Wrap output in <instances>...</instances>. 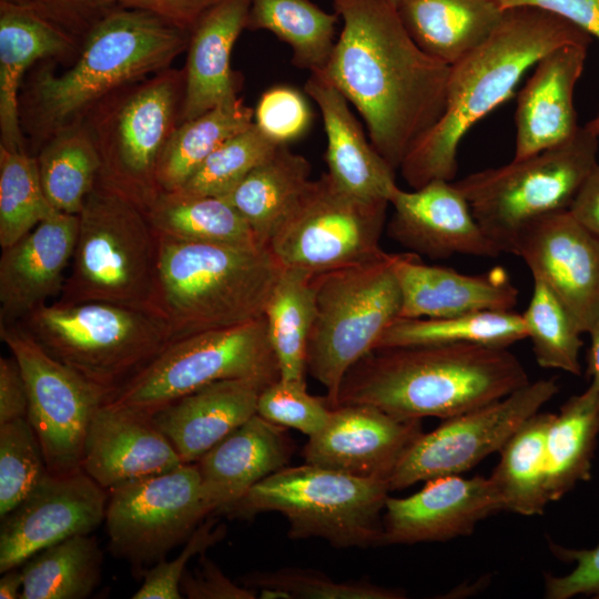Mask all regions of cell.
<instances>
[{
	"instance_id": "obj_54",
	"label": "cell",
	"mask_w": 599,
	"mask_h": 599,
	"mask_svg": "<svg viewBox=\"0 0 599 599\" xmlns=\"http://www.w3.org/2000/svg\"><path fill=\"white\" fill-rule=\"evenodd\" d=\"M220 0H118L119 6L149 11L191 32L200 18Z\"/></svg>"
},
{
	"instance_id": "obj_20",
	"label": "cell",
	"mask_w": 599,
	"mask_h": 599,
	"mask_svg": "<svg viewBox=\"0 0 599 599\" xmlns=\"http://www.w3.org/2000/svg\"><path fill=\"white\" fill-rule=\"evenodd\" d=\"M501 510L502 500L490 477L433 478L410 496L387 498L382 545L436 542L467 536L479 521Z\"/></svg>"
},
{
	"instance_id": "obj_47",
	"label": "cell",
	"mask_w": 599,
	"mask_h": 599,
	"mask_svg": "<svg viewBox=\"0 0 599 599\" xmlns=\"http://www.w3.org/2000/svg\"><path fill=\"white\" fill-rule=\"evenodd\" d=\"M332 412L326 397L308 394L305 382L280 378L261 392L256 414L276 425L300 430L309 438L327 425Z\"/></svg>"
},
{
	"instance_id": "obj_48",
	"label": "cell",
	"mask_w": 599,
	"mask_h": 599,
	"mask_svg": "<svg viewBox=\"0 0 599 599\" xmlns=\"http://www.w3.org/2000/svg\"><path fill=\"white\" fill-rule=\"evenodd\" d=\"M226 534L224 525L212 517L205 518L185 541L182 551L171 561L160 560L144 573L143 582L133 599H181L180 581L193 557L217 544Z\"/></svg>"
},
{
	"instance_id": "obj_33",
	"label": "cell",
	"mask_w": 599,
	"mask_h": 599,
	"mask_svg": "<svg viewBox=\"0 0 599 599\" xmlns=\"http://www.w3.org/2000/svg\"><path fill=\"white\" fill-rule=\"evenodd\" d=\"M599 436V389L589 385L554 414L546 434L547 491L557 501L591 477Z\"/></svg>"
},
{
	"instance_id": "obj_18",
	"label": "cell",
	"mask_w": 599,
	"mask_h": 599,
	"mask_svg": "<svg viewBox=\"0 0 599 599\" xmlns=\"http://www.w3.org/2000/svg\"><path fill=\"white\" fill-rule=\"evenodd\" d=\"M108 497V490L83 470L49 473L1 519L0 572L20 567L61 540L92 532L104 521Z\"/></svg>"
},
{
	"instance_id": "obj_28",
	"label": "cell",
	"mask_w": 599,
	"mask_h": 599,
	"mask_svg": "<svg viewBox=\"0 0 599 599\" xmlns=\"http://www.w3.org/2000/svg\"><path fill=\"white\" fill-rule=\"evenodd\" d=\"M293 450L286 428L258 414L213 446L195 463L212 515H220L255 484L286 467Z\"/></svg>"
},
{
	"instance_id": "obj_29",
	"label": "cell",
	"mask_w": 599,
	"mask_h": 599,
	"mask_svg": "<svg viewBox=\"0 0 599 599\" xmlns=\"http://www.w3.org/2000/svg\"><path fill=\"white\" fill-rule=\"evenodd\" d=\"M305 92L323 118L329 176L355 196L388 202L397 186L395 170L365 136L347 99L319 71L311 72Z\"/></svg>"
},
{
	"instance_id": "obj_34",
	"label": "cell",
	"mask_w": 599,
	"mask_h": 599,
	"mask_svg": "<svg viewBox=\"0 0 599 599\" xmlns=\"http://www.w3.org/2000/svg\"><path fill=\"white\" fill-rule=\"evenodd\" d=\"M145 213L160 237L189 243L261 246L241 213L223 197L162 192Z\"/></svg>"
},
{
	"instance_id": "obj_17",
	"label": "cell",
	"mask_w": 599,
	"mask_h": 599,
	"mask_svg": "<svg viewBox=\"0 0 599 599\" xmlns=\"http://www.w3.org/2000/svg\"><path fill=\"white\" fill-rule=\"evenodd\" d=\"M511 254L552 291L583 333L599 321V235L570 210L526 225Z\"/></svg>"
},
{
	"instance_id": "obj_60",
	"label": "cell",
	"mask_w": 599,
	"mask_h": 599,
	"mask_svg": "<svg viewBox=\"0 0 599 599\" xmlns=\"http://www.w3.org/2000/svg\"><path fill=\"white\" fill-rule=\"evenodd\" d=\"M6 2H12V3H29L31 0H0Z\"/></svg>"
},
{
	"instance_id": "obj_9",
	"label": "cell",
	"mask_w": 599,
	"mask_h": 599,
	"mask_svg": "<svg viewBox=\"0 0 599 599\" xmlns=\"http://www.w3.org/2000/svg\"><path fill=\"white\" fill-rule=\"evenodd\" d=\"M314 319L306 368L327 392L334 408L342 382L362 357L375 349L386 328L399 317L402 296L390 256L312 276Z\"/></svg>"
},
{
	"instance_id": "obj_21",
	"label": "cell",
	"mask_w": 599,
	"mask_h": 599,
	"mask_svg": "<svg viewBox=\"0 0 599 599\" xmlns=\"http://www.w3.org/2000/svg\"><path fill=\"white\" fill-rule=\"evenodd\" d=\"M423 433L420 419H400L367 404L333 408L327 425L305 444V463L357 477L389 479Z\"/></svg>"
},
{
	"instance_id": "obj_16",
	"label": "cell",
	"mask_w": 599,
	"mask_h": 599,
	"mask_svg": "<svg viewBox=\"0 0 599 599\" xmlns=\"http://www.w3.org/2000/svg\"><path fill=\"white\" fill-rule=\"evenodd\" d=\"M559 392L556 377L529 382L504 398L443 419L406 450L388 484L402 490L419 481L461 475L494 453Z\"/></svg>"
},
{
	"instance_id": "obj_59",
	"label": "cell",
	"mask_w": 599,
	"mask_h": 599,
	"mask_svg": "<svg viewBox=\"0 0 599 599\" xmlns=\"http://www.w3.org/2000/svg\"><path fill=\"white\" fill-rule=\"evenodd\" d=\"M588 126L597 134V136L599 138V115L597 118H595L593 120H591L589 123H588Z\"/></svg>"
},
{
	"instance_id": "obj_6",
	"label": "cell",
	"mask_w": 599,
	"mask_h": 599,
	"mask_svg": "<svg viewBox=\"0 0 599 599\" xmlns=\"http://www.w3.org/2000/svg\"><path fill=\"white\" fill-rule=\"evenodd\" d=\"M159 255L160 237L146 213L98 179L79 214L58 302H102L153 313Z\"/></svg>"
},
{
	"instance_id": "obj_42",
	"label": "cell",
	"mask_w": 599,
	"mask_h": 599,
	"mask_svg": "<svg viewBox=\"0 0 599 599\" xmlns=\"http://www.w3.org/2000/svg\"><path fill=\"white\" fill-rule=\"evenodd\" d=\"M57 210L48 201L35 156L0 146V245L8 247Z\"/></svg>"
},
{
	"instance_id": "obj_11",
	"label": "cell",
	"mask_w": 599,
	"mask_h": 599,
	"mask_svg": "<svg viewBox=\"0 0 599 599\" xmlns=\"http://www.w3.org/2000/svg\"><path fill=\"white\" fill-rule=\"evenodd\" d=\"M23 326L47 353L108 395L171 343L155 314L102 302L48 303Z\"/></svg>"
},
{
	"instance_id": "obj_43",
	"label": "cell",
	"mask_w": 599,
	"mask_h": 599,
	"mask_svg": "<svg viewBox=\"0 0 599 599\" xmlns=\"http://www.w3.org/2000/svg\"><path fill=\"white\" fill-rule=\"evenodd\" d=\"M521 315L537 364L581 375L579 354L583 332L562 302L541 281L534 280L529 304Z\"/></svg>"
},
{
	"instance_id": "obj_61",
	"label": "cell",
	"mask_w": 599,
	"mask_h": 599,
	"mask_svg": "<svg viewBox=\"0 0 599 599\" xmlns=\"http://www.w3.org/2000/svg\"><path fill=\"white\" fill-rule=\"evenodd\" d=\"M387 1L390 2L393 6L396 7L399 0H387Z\"/></svg>"
},
{
	"instance_id": "obj_3",
	"label": "cell",
	"mask_w": 599,
	"mask_h": 599,
	"mask_svg": "<svg viewBox=\"0 0 599 599\" xmlns=\"http://www.w3.org/2000/svg\"><path fill=\"white\" fill-rule=\"evenodd\" d=\"M190 32L140 9L118 7L85 34L64 72L41 63L20 97L23 133L39 149L58 132L83 122L112 92L171 68L187 49Z\"/></svg>"
},
{
	"instance_id": "obj_32",
	"label": "cell",
	"mask_w": 599,
	"mask_h": 599,
	"mask_svg": "<svg viewBox=\"0 0 599 599\" xmlns=\"http://www.w3.org/2000/svg\"><path fill=\"white\" fill-rule=\"evenodd\" d=\"M311 182L309 162L287 145H278L222 197L241 213L257 243L268 247Z\"/></svg>"
},
{
	"instance_id": "obj_10",
	"label": "cell",
	"mask_w": 599,
	"mask_h": 599,
	"mask_svg": "<svg viewBox=\"0 0 599 599\" xmlns=\"http://www.w3.org/2000/svg\"><path fill=\"white\" fill-rule=\"evenodd\" d=\"M599 138L586 124L567 142L454 182L486 235L502 253L519 232L548 214L569 210L597 166Z\"/></svg>"
},
{
	"instance_id": "obj_27",
	"label": "cell",
	"mask_w": 599,
	"mask_h": 599,
	"mask_svg": "<svg viewBox=\"0 0 599 599\" xmlns=\"http://www.w3.org/2000/svg\"><path fill=\"white\" fill-rule=\"evenodd\" d=\"M267 385L250 378L219 380L149 416L182 463L193 464L256 414L258 396Z\"/></svg>"
},
{
	"instance_id": "obj_25",
	"label": "cell",
	"mask_w": 599,
	"mask_h": 599,
	"mask_svg": "<svg viewBox=\"0 0 599 599\" xmlns=\"http://www.w3.org/2000/svg\"><path fill=\"white\" fill-rule=\"evenodd\" d=\"M588 48V44H564L535 64L517 99L514 160L560 145L580 128L573 92L585 69Z\"/></svg>"
},
{
	"instance_id": "obj_2",
	"label": "cell",
	"mask_w": 599,
	"mask_h": 599,
	"mask_svg": "<svg viewBox=\"0 0 599 599\" xmlns=\"http://www.w3.org/2000/svg\"><path fill=\"white\" fill-rule=\"evenodd\" d=\"M576 24L544 10L507 9L493 33L450 67L446 106L437 123L410 149L399 171L412 189L451 181L463 138L507 101L524 74L548 52L569 43L590 44Z\"/></svg>"
},
{
	"instance_id": "obj_22",
	"label": "cell",
	"mask_w": 599,
	"mask_h": 599,
	"mask_svg": "<svg viewBox=\"0 0 599 599\" xmlns=\"http://www.w3.org/2000/svg\"><path fill=\"white\" fill-rule=\"evenodd\" d=\"M79 215L55 212L0 258V325L20 323L60 295L71 265Z\"/></svg>"
},
{
	"instance_id": "obj_23",
	"label": "cell",
	"mask_w": 599,
	"mask_h": 599,
	"mask_svg": "<svg viewBox=\"0 0 599 599\" xmlns=\"http://www.w3.org/2000/svg\"><path fill=\"white\" fill-rule=\"evenodd\" d=\"M402 307L399 317L437 318L483 311H512L518 288L507 270L476 275L424 263L413 252L389 254Z\"/></svg>"
},
{
	"instance_id": "obj_15",
	"label": "cell",
	"mask_w": 599,
	"mask_h": 599,
	"mask_svg": "<svg viewBox=\"0 0 599 599\" xmlns=\"http://www.w3.org/2000/svg\"><path fill=\"white\" fill-rule=\"evenodd\" d=\"M1 341L17 359L27 387V418L52 475L81 469L92 417L108 393L47 353L21 323L0 325Z\"/></svg>"
},
{
	"instance_id": "obj_24",
	"label": "cell",
	"mask_w": 599,
	"mask_h": 599,
	"mask_svg": "<svg viewBox=\"0 0 599 599\" xmlns=\"http://www.w3.org/2000/svg\"><path fill=\"white\" fill-rule=\"evenodd\" d=\"M183 464L145 413L103 403L90 423L81 469L106 490Z\"/></svg>"
},
{
	"instance_id": "obj_13",
	"label": "cell",
	"mask_w": 599,
	"mask_h": 599,
	"mask_svg": "<svg viewBox=\"0 0 599 599\" xmlns=\"http://www.w3.org/2000/svg\"><path fill=\"white\" fill-rule=\"evenodd\" d=\"M388 205L355 196L322 174L312 180L268 248L283 267L313 275L375 260L386 253L380 237Z\"/></svg>"
},
{
	"instance_id": "obj_35",
	"label": "cell",
	"mask_w": 599,
	"mask_h": 599,
	"mask_svg": "<svg viewBox=\"0 0 599 599\" xmlns=\"http://www.w3.org/2000/svg\"><path fill=\"white\" fill-rule=\"evenodd\" d=\"M253 123L254 110L234 97L177 124L158 162L156 180L161 191L180 190L215 149Z\"/></svg>"
},
{
	"instance_id": "obj_55",
	"label": "cell",
	"mask_w": 599,
	"mask_h": 599,
	"mask_svg": "<svg viewBox=\"0 0 599 599\" xmlns=\"http://www.w3.org/2000/svg\"><path fill=\"white\" fill-rule=\"evenodd\" d=\"M28 395L17 359L0 357V425L27 417Z\"/></svg>"
},
{
	"instance_id": "obj_19",
	"label": "cell",
	"mask_w": 599,
	"mask_h": 599,
	"mask_svg": "<svg viewBox=\"0 0 599 599\" xmlns=\"http://www.w3.org/2000/svg\"><path fill=\"white\" fill-rule=\"evenodd\" d=\"M388 202L394 211L387 234L408 252L434 260L454 255L498 257L502 253L451 181L434 180L413 191L397 185Z\"/></svg>"
},
{
	"instance_id": "obj_4",
	"label": "cell",
	"mask_w": 599,
	"mask_h": 599,
	"mask_svg": "<svg viewBox=\"0 0 599 599\" xmlns=\"http://www.w3.org/2000/svg\"><path fill=\"white\" fill-rule=\"evenodd\" d=\"M507 348L475 344L376 348L346 373L337 406L367 404L400 419H446L528 384Z\"/></svg>"
},
{
	"instance_id": "obj_7",
	"label": "cell",
	"mask_w": 599,
	"mask_h": 599,
	"mask_svg": "<svg viewBox=\"0 0 599 599\" xmlns=\"http://www.w3.org/2000/svg\"><path fill=\"white\" fill-rule=\"evenodd\" d=\"M389 491L387 480L305 463L267 476L221 514L253 518L275 511L286 518L291 539L321 538L336 548H368L382 545Z\"/></svg>"
},
{
	"instance_id": "obj_5",
	"label": "cell",
	"mask_w": 599,
	"mask_h": 599,
	"mask_svg": "<svg viewBox=\"0 0 599 599\" xmlns=\"http://www.w3.org/2000/svg\"><path fill=\"white\" fill-rule=\"evenodd\" d=\"M282 270L268 247L160 237L153 313L171 343L257 319Z\"/></svg>"
},
{
	"instance_id": "obj_57",
	"label": "cell",
	"mask_w": 599,
	"mask_h": 599,
	"mask_svg": "<svg viewBox=\"0 0 599 599\" xmlns=\"http://www.w3.org/2000/svg\"><path fill=\"white\" fill-rule=\"evenodd\" d=\"M590 336V346L587 354V376L590 385L599 389V321L587 333Z\"/></svg>"
},
{
	"instance_id": "obj_62",
	"label": "cell",
	"mask_w": 599,
	"mask_h": 599,
	"mask_svg": "<svg viewBox=\"0 0 599 599\" xmlns=\"http://www.w3.org/2000/svg\"><path fill=\"white\" fill-rule=\"evenodd\" d=\"M336 1V0H333V2Z\"/></svg>"
},
{
	"instance_id": "obj_14",
	"label": "cell",
	"mask_w": 599,
	"mask_h": 599,
	"mask_svg": "<svg viewBox=\"0 0 599 599\" xmlns=\"http://www.w3.org/2000/svg\"><path fill=\"white\" fill-rule=\"evenodd\" d=\"M108 495L109 549L139 569L165 559L212 515L195 463L120 483Z\"/></svg>"
},
{
	"instance_id": "obj_51",
	"label": "cell",
	"mask_w": 599,
	"mask_h": 599,
	"mask_svg": "<svg viewBox=\"0 0 599 599\" xmlns=\"http://www.w3.org/2000/svg\"><path fill=\"white\" fill-rule=\"evenodd\" d=\"M29 3L80 43L93 26L120 7L118 0H31Z\"/></svg>"
},
{
	"instance_id": "obj_58",
	"label": "cell",
	"mask_w": 599,
	"mask_h": 599,
	"mask_svg": "<svg viewBox=\"0 0 599 599\" xmlns=\"http://www.w3.org/2000/svg\"><path fill=\"white\" fill-rule=\"evenodd\" d=\"M19 567L9 569L2 572L0 579V598L1 599H18L21 596L23 588V570Z\"/></svg>"
},
{
	"instance_id": "obj_56",
	"label": "cell",
	"mask_w": 599,
	"mask_h": 599,
	"mask_svg": "<svg viewBox=\"0 0 599 599\" xmlns=\"http://www.w3.org/2000/svg\"><path fill=\"white\" fill-rule=\"evenodd\" d=\"M569 210L583 225L599 235V163L583 183Z\"/></svg>"
},
{
	"instance_id": "obj_31",
	"label": "cell",
	"mask_w": 599,
	"mask_h": 599,
	"mask_svg": "<svg viewBox=\"0 0 599 599\" xmlns=\"http://www.w3.org/2000/svg\"><path fill=\"white\" fill-rule=\"evenodd\" d=\"M396 9L414 42L449 67L480 45L505 12L495 0H399Z\"/></svg>"
},
{
	"instance_id": "obj_12",
	"label": "cell",
	"mask_w": 599,
	"mask_h": 599,
	"mask_svg": "<svg viewBox=\"0 0 599 599\" xmlns=\"http://www.w3.org/2000/svg\"><path fill=\"white\" fill-rule=\"evenodd\" d=\"M236 378L280 379L264 316L170 343L104 403L149 415L203 386Z\"/></svg>"
},
{
	"instance_id": "obj_39",
	"label": "cell",
	"mask_w": 599,
	"mask_h": 599,
	"mask_svg": "<svg viewBox=\"0 0 599 599\" xmlns=\"http://www.w3.org/2000/svg\"><path fill=\"white\" fill-rule=\"evenodd\" d=\"M312 276L303 270L283 267L265 307L270 343L284 380L305 382L314 319Z\"/></svg>"
},
{
	"instance_id": "obj_50",
	"label": "cell",
	"mask_w": 599,
	"mask_h": 599,
	"mask_svg": "<svg viewBox=\"0 0 599 599\" xmlns=\"http://www.w3.org/2000/svg\"><path fill=\"white\" fill-rule=\"evenodd\" d=\"M551 552L560 560L575 564L564 576H545L547 599H570L576 596L599 598V545L590 549H573L549 542Z\"/></svg>"
},
{
	"instance_id": "obj_41",
	"label": "cell",
	"mask_w": 599,
	"mask_h": 599,
	"mask_svg": "<svg viewBox=\"0 0 599 599\" xmlns=\"http://www.w3.org/2000/svg\"><path fill=\"white\" fill-rule=\"evenodd\" d=\"M103 555L97 539L77 535L32 556L24 564L20 599H84L101 580Z\"/></svg>"
},
{
	"instance_id": "obj_30",
	"label": "cell",
	"mask_w": 599,
	"mask_h": 599,
	"mask_svg": "<svg viewBox=\"0 0 599 599\" xmlns=\"http://www.w3.org/2000/svg\"><path fill=\"white\" fill-rule=\"evenodd\" d=\"M248 10L250 0H220L191 30L179 124L237 97L240 82L231 69V53L246 29Z\"/></svg>"
},
{
	"instance_id": "obj_45",
	"label": "cell",
	"mask_w": 599,
	"mask_h": 599,
	"mask_svg": "<svg viewBox=\"0 0 599 599\" xmlns=\"http://www.w3.org/2000/svg\"><path fill=\"white\" fill-rule=\"evenodd\" d=\"M241 583L256 589L260 598L304 599H400L405 593L368 580L336 581L325 573L286 567L276 570L254 571Z\"/></svg>"
},
{
	"instance_id": "obj_37",
	"label": "cell",
	"mask_w": 599,
	"mask_h": 599,
	"mask_svg": "<svg viewBox=\"0 0 599 599\" xmlns=\"http://www.w3.org/2000/svg\"><path fill=\"white\" fill-rule=\"evenodd\" d=\"M527 338L522 315L514 311H483L437 318H396L376 348L475 344L504 347Z\"/></svg>"
},
{
	"instance_id": "obj_53",
	"label": "cell",
	"mask_w": 599,
	"mask_h": 599,
	"mask_svg": "<svg viewBox=\"0 0 599 599\" xmlns=\"http://www.w3.org/2000/svg\"><path fill=\"white\" fill-rule=\"evenodd\" d=\"M502 10L529 7L556 14L599 40V0H495Z\"/></svg>"
},
{
	"instance_id": "obj_8",
	"label": "cell",
	"mask_w": 599,
	"mask_h": 599,
	"mask_svg": "<svg viewBox=\"0 0 599 599\" xmlns=\"http://www.w3.org/2000/svg\"><path fill=\"white\" fill-rule=\"evenodd\" d=\"M184 88V69L171 67L106 95L82 122L100 156L99 181L144 212L162 193L158 162L179 124Z\"/></svg>"
},
{
	"instance_id": "obj_44",
	"label": "cell",
	"mask_w": 599,
	"mask_h": 599,
	"mask_svg": "<svg viewBox=\"0 0 599 599\" xmlns=\"http://www.w3.org/2000/svg\"><path fill=\"white\" fill-rule=\"evenodd\" d=\"M277 146L253 123L215 149L175 192L222 197Z\"/></svg>"
},
{
	"instance_id": "obj_38",
	"label": "cell",
	"mask_w": 599,
	"mask_h": 599,
	"mask_svg": "<svg viewBox=\"0 0 599 599\" xmlns=\"http://www.w3.org/2000/svg\"><path fill=\"white\" fill-rule=\"evenodd\" d=\"M338 17L311 0H250L246 29L274 33L291 47L295 67L314 72L331 57Z\"/></svg>"
},
{
	"instance_id": "obj_1",
	"label": "cell",
	"mask_w": 599,
	"mask_h": 599,
	"mask_svg": "<svg viewBox=\"0 0 599 599\" xmlns=\"http://www.w3.org/2000/svg\"><path fill=\"white\" fill-rule=\"evenodd\" d=\"M333 3L343 29L319 72L362 115L376 151L399 170L444 113L450 67L414 42L387 0Z\"/></svg>"
},
{
	"instance_id": "obj_52",
	"label": "cell",
	"mask_w": 599,
	"mask_h": 599,
	"mask_svg": "<svg viewBox=\"0 0 599 599\" xmlns=\"http://www.w3.org/2000/svg\"><path fill=\"white\" fill-rule=\"evenodd\" d=\"M180 591L187 599H254L256 589L237 585L204 552L197 556L193 570L186 569L180 581Z\"/></svg>"
},
{
	"instance_id": "obj_36",
	"label": "cell",
	"mask_w": 599,
	"mask_h": 599,
	"mask_svg": "<svg viewBox=\"0 0 599 599\" xmlns=\"http://www.w3.org/2000/svg\"><path fill=\"white\" fill-rule=\"evenodd\" d=\"M554 414L536 413L499 450L490 479L504 510L521 516L541 515L548 502L546 434Z\"/></svg>"
},
{
	"instance_id": "obj_49",
	"label": "cell",
	"mask_w": 599,
	"mask_h": 599,
	"mask_svg": "<svg viewBox=\"0 0 599 599\" xmlns=\"http://www.w3.org/2000/svg\"><path fill=\"white\" fill-rule=\"evenodd\" d=\"M312 112L305 97L288 85L266 90L254 109V124L274 143L287 145L303 136Z\"/></svg>"
},
{
	"instance_id": "obj_46",
	"label": "cell",
	"mask_w": 599,
	"mask_h": 599,
	"mask_svg": "<svg viewBox=\"0 0 599 599\" xmlns=\"http://www.w3.org/2000/svg\"><path fill=\"white\" fill-rule=\"evenodd\" d=\"M49 474L27 417L0 425V517L22 502Z\"/></svg>"
},
{
	"instance_id": "obj_26",
	"label": "cell",
	"mask_w": 599,
	"mask_h": 599,
	"mask_svg": "<svg viewBox=\"0 0 599 599\" xmlns=\"http://www.w3.org/2000/svg\"><path fill=\"white\" fill-rule=\"evenodd\" d=\"M81 43L31 3L0 1V146L27 151L20 87L40 60L73 62Z\"/></svg>"
},
{
	"instance_id": "obj_40",
	"label": "cell",
	"mask_w": 599,
	"mask_h": 599,
	"mask_svg": "<svg viewBox=\"0 0 599 599\" xmlns=\"http://www.w3.org/2000/svg\"><path fill=\"white\" fill-rule=\"evenodd\" d=\"M43 192L58 212L79 215L94 187L101 161L83 123L48 140L35 155Z\"/></svg>"
}]
</instances>
